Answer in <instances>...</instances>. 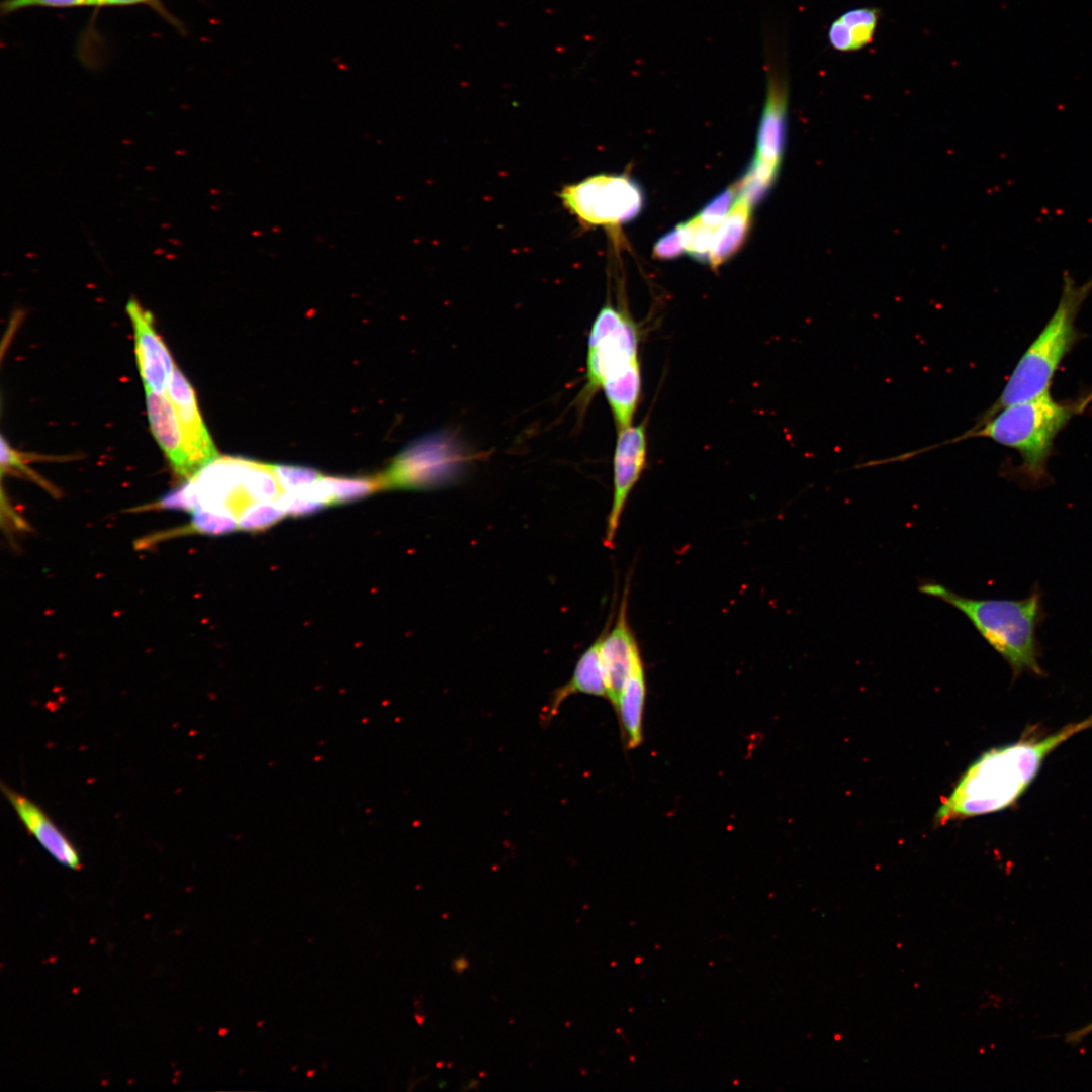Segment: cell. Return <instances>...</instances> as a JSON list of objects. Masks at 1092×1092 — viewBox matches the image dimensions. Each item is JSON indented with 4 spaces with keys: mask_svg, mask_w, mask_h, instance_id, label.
<instances>
[{
    "mask_svg": "<svg viewBox=\"0 0 1092 1092\" xmlns=\"http://www.w3.org/2000/svg\"><path fill=\"white\" fill-rule=\"evenodd\" d=\"M1090 728L1092 714L1050 734L1030 728L1016 742L984 752L963 774L941 803L935 819L944 824L1011 807L1036 778L1049 754Z\"/></svg>",
    "mask_w": 1092,
    "mask_h": 1092,
    "instance_id": "cell-1",
    "label": "cell"
},
{
    "mask_svg": "<svg viewBox=\"0 0 1092 1092\" xmlns=\"http://www.w3.org/2000/svg\"><path fill=\"white\" fill-rule=\"evenodd\" d=\"M1092 402V388L1078 397L1055 400L1051 393L1008 405L987 421L974 424L964 433L937 444L902 453L900 461L967 439L988 438L1016 450L1022 463L1013 469L1031 483L1048 479V461L1057 435Z\"/></svg>",
    "mask_w": 1092,
    "mask_h": 1092,
    "instance_id": "cell-2",
    "label": "cell"
},
{
    "mask_svg": "<svg viewBox=\"0 0 1092 1092\" xmlns=\"http://www.w3.org/2000/svg\"><path fill=\"white\" fill-rule=\"evenodd\" d=\"M638 331L629 315L611 304L597 314L588 338L582 398L602 389L617 431L631 426L641 392Z\"/></svg>",
    "mask_w": 1092,
    "mask_h": 1092,
    "instance_id": "cell-3",
    "label": "cell"
},
{
    "mask_svg": "<svg viewBox=\"0 0 1092 1092\" xmlns=\"http://www.w3.org/2000/svg\"><path fill=\"white\" fill-rule=\"evenodd\" d=\"M1092 292V276L1077 283L1063 275L1056 309L1036 338L1018 360L999 397L976 420L980 424L1002 408L1050 392L1056 372L1080 338L1078 313Z\"/></svg>",
    "mask_w": 1092,
    "mask_h": 1092,
    "instance_id": "cell-4",
    "label": "cell"
},
{
    "mask_svg": "<svg viewBox=\"0 0 1092 1092\" xmlns=\"http://www.w3.org/2000/svg\"><path fill=\"white\" fill-rule=\"evenodd\" d=\"M919 590L962 612L1006 660L1014 676L1024 671L1042 675L1035 636L1040 615L1038 592L1023 600H982L959 595L935 582H924Z\"/></svg>",
    "mask_w": 1092,
    "mask_h": 1092,
    "instance_id": "cell-5",
    "label": "cell"
},
{
    "mask_svg": "<svg viewBox=\"0 0 1092 1092\" xmlns=\"http://www.w3.org/2000/svg\"><path fill=\"white\" fill-rule=\"evenodd\" d=\"M476 457L453 431L441 430L406 445L380 475L385 490L436 489L460 480Z\"/></svg>",
    "mask_w": 1092,
    "mask_h": 1092,
    "instance_id": "cell-6",
    "label": "cell"
},
{
    "mask_svg": "<svg viewBox=\"0 0 1092 1092\" xmlns=\"http://www.w3.org/2000/svg\"><path fill=\"white\" fill-rule=\"evenodd\" d=\"M559 198L583 226L627 223L641 213L645 204L642 187L624 174L593 175L564 186Z\"/></svg>",
    "mask_w": 1092,
    "mask_h": 1092,
    "instance_id": "cell-7",
    "label": "cell"
},
{
    "mask_svg": "<svg viewBox=\"0 0 1092 1092\" xmlns=\"http://www.w3.org/2000/svg\"><path fill=\"white\" fill-rule=\"evenodd\" d=\"M767 88L752 160L780 169L787 138L789 85L784 54L765 40Z\"/></svg>",
    "mask_w": 1092,
    "mask_h": 1092,
    "instance_id": "cell-8",
    "label": "cell"
},
{
    "mask_svg": "<svg viewBox=\"0 0 1092 1092\" xmlns=\"http://www.w3.org/2000/svg\"><path fill=\"white\" fill-rule=\"evenodd\" d=\"M645 423L618 431L614 453V492L607 519L604 544L613 548L620 519L628 496L638 482L646 463Z\"/></svg>",
    "mask_w": 1092,
    "mask_h": 1092,
    "instance_id": "cell-9",
    "label": "cell"
},
{
    "mask_svg": "<svg viewBox=\"0 0 1092 1092\" xmlns=\"http://www.w3.org/2000/svg\"><path fill=\"white\" fill-rule=\"evenodd\" d=\"M126 312L134 334L135 356L146 390L164 393L175 365L166 345L154 327L153 314L138 299H128Z\"/></svg>",
    "mask_w": 1092,
    "mask_h": 1092,
    "instance_id": "cell-10",
    "label": "cell"
},
{
    "mask_svg": "<svg viewBox=\"0 0 1092 1092\" xmlns=\"http://www.w3.org/2000/svg\"><path fill=\"white\" fill-rule=\"evenodd\" d=\"M166 393L175 408L188 455L197 472L219 455L201 418L195 392L177 367Z\"/></svg>",
    "mask_w": 1092,
    "mask_h": 1092,
    "instance_id": "cell-11",
    "label": "cell"
},
{
    "mask_svg": "<svg viewBox=\"0 0 1092 1092\" xmlns=\"http://www.w3.org/2000/svg\"><path fill=\"white\" fill-rule=\"evenodd\" d=\"M627 595L628 587H626L622 598L615 625L612 630L603 632L601 643V654L607 682V698L615 708L635 661L641 656L637 641L628 623Z\"/></svg>",
    "mask_w": 1092,
    "mask_h": 1092,
    "instance_id": "cell-12",
    "label": "cell"
},
{
    "mask_svg": "<svg viewBox=\"0 0 1092 1092\" xmlns=\"http://www.w3.org/2000/svg\"><path fill=\"white\" fill-rule=\"evenodd\" d=\"M0 787L27 832L41 847L62 866L79 870L81 860L77 848L43 809L5 784Z\"/></svg>",
    "mask_w": 1092,
    "mask_h": 1092,
    "instance_id": "cell-13",
    "label": "cell"
},
{
    "mask_svg": "<svg viewBox=\"0 0 1092 1092\" xmlns=\"http://www.w3.org/2000/svg\"><path fill=\"white\" fill-rule=\"evenodd\" d=\"M146 391V407L151 431L174 471L188 480L196 471L188 455L173 403L167 393Z\"/></svg>",
    "mask_w": 1092,
    "mask_h": 1092,
    "instance_id": "cell-14",
    "label": "cell"
},
{
    "mask_svg": "<svg viewBox=\"0 0 1092 1092\" xmlns=\"http://www.w3.org/2000/svg\"><path fill=\"white\" fill-rule=\"evenodd\" d=\"M602 637L603 633L580 655L570 679L554 692L545 712L548 718L555 715L559 706L573 694L607 698L606 674L601 654Z\"/></svg>",
    "mask_w": 1092,
    "mask_h": 1092,
    "instance_id": "cell-15",
    "label": "cell"
},
{
    "mask_svg": "<svg viewBox=\"0 0 1092 1092\" xmlns=\"http://www.w3.org/2000/svg\"><path fill=\"white\" fill-rule=\"evenodd\" d=\"M880 10L874 7L852 8L838 16L829 26L828 41L839 52H853L872 42Z\"/></svg>",
    "mask_w": 1092,
    "mask_h": 1092,
    "instance_id": "cell-16",
    "label": "cell"
},
{
    "mask_svg": "<svg viewBox=\"0 0 1092 1092\" xmlns=\"http://www.w3.org/2000/svg\"><path fill=\"white\" fill-rule=\"evenodd\" d=\"M645 700L646 679L640 656L634 663L615 708L619 714L629 748L637 747L642 741V717Z\"/></svg>",
    "mask_w": 1092,
    "mask_h": 1092,
    "instance_id": "cell-17",
    "label": "cell"
},
{
    "mask_svg": "<svg viewBox=\"0 0 1092 1092\" xmlns=\"http://www.w3.org/2000/svg\"><path fill=\"white\" fill-rule=\"evenodd\" d=\"M752 205L741 198L726 218L716 228L711 244L709 264L717 268L740 250L751 225Z\"/></svg>",
    "mask_w": 1092,
    "mask_h": 1092,
    "instance_id": "cell-18",
    "label": "cell"
},
{
    "mask_svg": "<svg viewBox=\"0 0 1092 1092\" xmlns=\"http://www.w3.org/2000/svg\"><path fill=\"white\" fill-rule=\"evenodd\" d=\"M332 506L352 503L385 490L380 473L373 476H327Z\"/></svg>",
    "mask_w": 1092,
    "mask_h": 1092,
    "instance_id": "cell-19",
    "label": "cell"
},
{
    "mask_svg": "<svg viewBox=\"0 0 1092 1092\" xmlns=\"http://www.w3.org/2000/svg\"><path fill=\"white\" fill-rule=\"evenodd\" d=\"M287 516L278 500L255 502L246 507L238 518L239 530L258 533L275 526Z\"/></svg>",
    "mask_w": 1092,
    "mask_h": 1092,
    "instance_id": "cell-20",
    "label": "cell"
},
{
    "mask_svg": "<svg viewBox=\"0 0 1092 1092\" xmlns=\"http://www.w3.org/2000/svg\"><path fill=\"white\" fill-rule=\"evenodd\" d=\"M686 252L695 260L709 263L712 238L716 228L702 222L697 215L682 222Z\"/></svg>",
    "mask_w": 1092,
    "mask_h": 1092,
    "instance_id": "cell-21",
    "label": "cell"
},
{
    "mask_svg": "<svg viewBox=\"0 0 1092 1092\" xmlns=\"http://www.w3.org/2000/svg\"><path fill=\"white\" fill-rule=\"evenodd\" d=\"M275 471L285 492L309 486L324 476L314 468L298 465H275Z\"/></svg>",
    "mask_w": 1092,
    "mask_h": 1092,
    "instance_id": "cell-22",
    "label": "cell"
},
{
    "mask_svg": "<svg viewBox=\"0 0 1092 1092\" xmlns=\"http://www.w3.org/2000/svg\"><path fill=\"white\" fill-rule=\"evenodd\" d=\"M736 198L735 185L728 187L707 203L697 217L705 224L717 228L731 211Z\"/></svg>",
    "mask_w": 1092,
    "mask_h": 1092,
    "instance_id": "cell-23",
    "label": "cell"
},
{
    "mask_svg": "<svg viewBox=\"0 0 1092 1092\" xmlns=\"http://www.w3.org/2000/svg\"><path fill=\"white\" fill-rule=\"evenodd\" d=\"M192 527L198 533L209 535H223L239 530L235 518L204 511L192 514Z\"/></svg>",
    "mask_w": 1092,
    "mask_h": 1092,
    "instance_id": "cell-24",
    "label": "cell"
},
{
    "mask_svg": "<svg viewBox=\"0 0 1092 1092\" xmlns=\"http://www.w3.org/2000/svg\"><path fill=\"white\" fill-rule=\"evenodd\" d=\"M95 0H3L0 5L2 16L15 12L34 8H76L81 6L94 7Z\"/></svg>",
    "mask_w": 1092,
    "mask_h": 1092,
    "instance_id": "cell-25",
    "label": "cell"
},
{
    "mask_svg": "<svg viewBox=\"0 0 1092 1092\" xmlns=\"http://www.w3.org/2000/svg\"><path fill=\"white\" fill-rule=\"evenodd\" d=\"M685 252V234L680 223L656 241L652 254L656 259L670 260L681 256Z\"/></svg>",
    "mask_w": 1092,
    "mask_h": 1092,
    "instance_id": "cell-26",
    "label": "cell"
},
{
    "mask_svg": "<svg viewBox=\"0 0 1092 1092\" xmlns=\"http://www.w3.org/2000/svg\"><path fill=\"white\" fill-rule=\"evenodd\" d=\"M277 500L287 516L292 518L307 517L329 507L316 499L290 492H285Z\"/></svg>",
    "mask_w": 1092,
    "mask_h": 1092,
    "instance_id": "cell-27",
    "label": "cell"
},
{
    "mask_svg": "<svg viewBox=\"0 0 1092 1092\" xmlns=\"http://www.w3.org/2000/svg\"><path fill=\"white\" fill-rule=\"evenodd\" d=\"M147 5L180 31H184L182 23L174 17L164 6L162 0H95L94 7L102 6H130Z\"/></svg>",
    "mask_w": 1092,
    "mask_h": 1092,
    "instance_id": "cell-28",
    "label": "cell"
},
{
    "mask_svg": "<svg viewBox=\"0 0 1092 1092\" xmlns=\"http://www.w3.org/2000/svg\"><path fill=\"white\" fill-rule=\"evenodd\" d=\"M454 966L455 970L460 972V970L462 971L467 967V962H463V959L460 958L458 961L455 962Z\"/></svg>",
    "mask_w": 1092,
    "mask_h": 1092,
    "instance_id": "cell-29",
    "label": "cell"
}]
</instances>
